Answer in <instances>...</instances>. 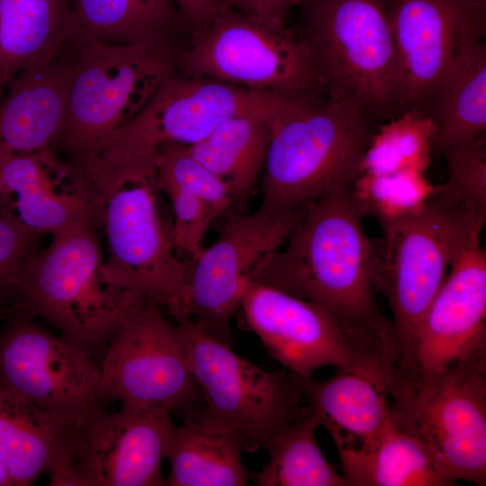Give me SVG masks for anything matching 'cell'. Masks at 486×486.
I'll return each instance as SVG.
<instances>
[{"instance_id": "cell-1", "label": "cell", "mask_w": 486, "mask_h": 486, "mask_svg": "<svg viewBox=\"0 0 486 486\" xmlns=\"http://www.w3.org/2000/svg\"><path fill=\"white\" fill-rule=\"evenodd\" d=\"M350 188L313 203L284 249L264 256L250 280L310 301L330 314L356 343L395 370L392 320L379 308L373 243Z\"/></svg>"}, {"instance_id": "cell-2", "label": "cell", "mask_w": 486, "mask_h": 486, "mask_svg": "<svg viewBox=\"0 0 486 486\" xmlns=\"http://www.w3.org/2000/svg\"><path fill=\"white\" fill-rule=\"evenodd\" d=\"M157 155L110 145L74 163L104 230L106 277L156 302L177 322L189 318L187 266L176 256L158 213Z\"/></svg>"}, {"instance_id": "cell-3", "label": "cell", "mask_w": 486, "mask_h": 486, "mask_svg": "<svg viewBox=\"0 0 486 486\" xmlns=\"http://www.w3.org/2000/svg\"><path fill=\"white\" fill-rule=\"evenodd\" d=\"M486 212L444 184L416 212L383 223L373 243V277L392 314L398 363L396 373L413 372L418 328L450 266L481 239Z\"/></svg>"}, {"instance_id": "cell-4", "label": "cell", "mask_w": 486, "mask_h": 486, "mask_svg": "<svg viewBox=\"0 0 486 486\" xmlns=\"http://www.w3.org/2000/svg\"><path fill=\"white\" fill-rule=\"evenodd\" d=\"M374 131L345 102L291 97L271 121L259 209L288 212L350 188Z\"/></svg>"}, {"instance_id": "cell-5", "label": "cell", "mask_w": 486, "mask_h": 486, "mask_svg": "<svg viewBox=\"0 0 486 486\" xmlns=\"http://www.w3.org/2000/svg\"><path fill=\"white\" fill-rule=\"evenodd\" d=\"M99 229L86 220L53 232L50 243L26 261L7 310L39 316L94 357L103 355L124 316L146 299L106 277Z\"/></svg>"}, {"instance_id": "cell-6", "label": "cell", "mask_w": 486, "mask_h": 486, "mask_svg": "<svg viewBox=\"0 0 486 486\" xmlns=\"http://www.w3.org/2000/svg\"><path fill=\"white\" fill-rule=\"evenodd\" d=\"M301 35L325 94L376 130L404 112V83L388 0H311Z\"/></svg>"}, {"instance_id": "cell-7", "label": "cell", "mask_w": 486, "mask_h": 486, "mask_svg": "<svg viewBox=\"0 0 486 486\" xmlns=\"http://www.w3.org/2000/svg\"><path fill=\"white\" fill-rule=\"evenodd\" d=\"M63 124L50 146L74 160L100 152L176 70V51L107 44L77 35Z\"/></svg>"}, {"instance_id": "cell-8", "label": "cell", "mask_w": 486, "mask_h": 486, "mask_svg": "<svg viewBox=\"0 0 486 486\" xmlns=\"http://www.w3.org/2000/svg\"><path fill=\"white\" fill-rule=\"evenodd\" d=\"M176 327L202 393L200 415L239 436L245 451L266 450L279 430L306 412L303 379L241 357L190 318Z\"/></svg>"}, {"instance_id": "cell-9", "label": "cell", "mask_w": 486, "mask_h": 486, "mask_svg": "<svg viewBox=\"0 0 486 486\" xmlns=\"http://www.w3.org/2000/svg\"><path fill=\"white\" fill-rule=\"evenodd\" d=\"M180 73L284 96L325 94L311 51L286 25H272L224 4L176 52Z\"/></svg>"}, {"instance_id": "cell-10", "label": "cell", "mask_w": 486, "mask_h": 486, "mask_svg": "<svg viewBox=\"0 0 486 486\" xmlns=\"http://www.w3.org/2000/svg\"><path fill=\"white\" fill-rule=\"evenodd\" d=\"M391 418L428 450L453 485L486 483V357L460 361L441 374L389 388Z\"/></svg>"}, {"instance_id": "cell-11", "label": "cell", "mask_w": 486, "mask_h": 486, "mask_svg": "<svg viewBox=\"0 0 486 486\" xmlns=\"http://www.w3.org/2000/svg\"><path fill=\"white\" fill-rule=\"evenodd\" d=\"M100 392L122 407L187 412L202 406L177 329L144 299L122 319L102 355Z\"/></svg>"}, {"instance_id": "cell-12", "label": "cell", "mask_w": 486, "mask_h": 486, "mask_svg": "<svg viewBox=\"0 0 486 486\" xmlns=\"http://www.w3.org/2000/svg\"><path fill=\"white\" fill-rule=\"evenodd\" d=\"M240 310L268 354L291 374L308 379L333 366L369 378L389 395L394 371L317 304L250 280Z\"/></svg>"}, {"instance_id": "cell-13", "label": "cell", "mask_w": 486, "mask_h": 486, "mask_svg": "<svg viewBox=\"0 0 486 486\" xmlns=\"http://www.w3.org/2000/svg\"><path fill=\"white\" fill-rule=\"evenodd\" d=\"M9 313L0 330V387L81 426L104 402L94 357L30 315Z\"/></svg>"}, {"instance_id": "cell-14", "label": "cell", "mask_w": 486, "mask_h": 486, "mask_svg": "<svg viewBox=\"0 0 486 486\" xmlns=\"http://www.w3.org/2000/svg\"><path fill=\"white\" fill-rule=\"evenodd\" d=\"M310 206L282 213H227L215 241L186 265L188 316L201 329L230 345L231 320L252 270L286 242Z\"/></svg>"}, {"instance_id": "cell-15", "label": "cell", "mask_w": 486, "mask_h": 486, "mask_svg": "<svg viewBox=\"0 0 486 486\" xmlns=\"http://www.w3.org/2000/svg\"><path fill=\"white\" fill-rule=\"evenodd\" d=\"M388 9L403 76L404 112L428 113L461 44L485 35L486 0H388Z\"/></svg>"}, {"instance_id": "cell-16", "label": "cell", "mask_w": 486, "mask_h": 486, "mask_svg": "<svg viewBox=\"0 0 486 486\" xmlns=\"http://www.w3.org/2000/svg\"><path fill=\"white\" fill-rule=\"evenodd\" d=\"M175 426L161 410H94L79 428L73 455L80 486L165 485L162 463Z\"/></svg>"}, {"instance_id": "cell-17", "label": "cell", "mask_w": 486, "mask_h": 486, "mask_svg": "<svg viewBox=\"0 0 486 486\" xmlns=\"http://www.w3.org/2000/svg\"><path fill=\"white\" fill-rule=\"evenodd\" d=\"M291 97L176 70L120 133L151 149L166 142L190 146L234 117L252 113L273 119Z\"/></svg>"}, {"instance_id": "cell-18", "label": "cell", "mask_w": 486, "mask_h": 486, "mask_svg": "<svg viewBox=\"0 0 486 486\" xmlns=\"http://www.w3.org/2000/svg\"><path fill=\"white\" fill-rule=\"evenodd\" d=\"M486 252L481 239L454 261L418 328L409 385L432 379L454 364L486 357Z\"/></svg>"}, {"instance_id": "cell-19", "label": "cell", "mask_w": 486, "mask_h": 486, "mask_svg": "<svg viewBox=\"0 0 486 486\" xmlns=\"http://www.w3.org/2000/svg\"><path fill=\"white\" fill-rule=\"evenodd\" d=\"M73 173V164L50 149L14 153L0 148V210L43 235L79 220L100 227L94 205L80 188L58 191Z\"/></svg>"}, {"instance_id": "cell-20", "label": "cell", "mask_w": 486, "mask_h": 486, "mask_svg": "<svg viewBox=\"0 0 486 486\" xmlns=\"http://www.w3.org/2000/svg\"><path fill=\"white\" fill-rule=\"evenodd\" d=\"M79 428L0 387V460L13 486L70 469Z\"/></svg>"}, {"instance_id": "cell-21", "label": "cell", "mask_w": 486, "mask_h": 486, "mask_svg": "<svg viewBox=\"0 0 486 486\" xmlns=\"http://www.w3.org/2000/svg\"><path fill=\"white\" fill-rule=\"evenodd\" d=\"M71 43L57 57L30 67L0 99V148L14 153L50 149L66 114Z\"/></svg>"}, {"instance_id": "cell-22", "label": "cell", "mask_w": 486, "mask_h": 486, "mask_svg": "<svg viewBox=\"0 0 486 486\" xmlns=\"http://www.w3.org/2000/svg\"><path fill=\"white\" fill-rule=\"evenodd\" d=\"M77 34L71 0H0V99L18 74L57 57Z\"/></svg>"}, {"instance_id": "cell-23", "label": "cell", "mask_w": 486, "mask_h": 486, "mask_svg": "<svg viewBox=\"0 0 486 486\" xmlns=\"http://www.w3.org/2000/svg\"><path fill=\"white\" fill-rule=\"evenodd\" d=\"M245 451L239 436L206 421L198 408L185 412L176 425L166 459L167 486H245L251 480L243 464Z\"/></svg>"}, {"instance_id": "cell-24", "label": "cell", "mask_w": 486, "mask_h": 486, "mask_svg": "<svg viewBox=\"0 0 486 486\" xmlns=\"http://www.w3.org/2000/svg\"><path fill=\"white\" fill-rule=\"evenodd\" d=\"M485 35L465 40L438 86L428 113L436 123L440 153L471 143L486 130Z\"/></svg>"}, {"instance_id": "cell-25", "label": "cell", "mask_w": 486, "mask_h": 486, "mask_svg": "<svg viewBox=\"0 0 486 486\" xmlns=\"http://www.w3.org/2000/svg\"><path fill=\"white\" fill-rule=\"evenodd\" d=\"M309 408L336 446H357L372 439L391 417L389 395L369 378L345 369L331 377L303 379Z\"/></svg>"}, {"instance_id": "cell-26", "label": "cell", "mask_w": 486, "mask_h": 486, "mask_svg": "<svg viewBox=\"0 0 486 486\" xmlns=\"http://www.w3.org/2000/svg\"><path fill=\"white\" fill-rule=\"evenodd\" d=\"M347 486H450L425 446L390 418L369 441L336 446Z\"/></svg>"}, {"instance_id": "cell-27", "label": "cell", "mask_w": 486, "mask_h": 486, "mask_svg": "<svg viewBox=\"0 0 486 486\" xmlns=\"http://www.w3.org/2000/svg\"><path fill=\"white\" fill-rule=\"evenodd\" d=\"M271 121L269 117L252 113L234 117L202 140L187 146L198 162L226 184L234 211H244L262 175L270 142Z\"/></svg>"}, {"instance_id": "cell-28", "label": "cell", "mask_w": 486, "mask_h": 486, "mask_svg": "<svg viewBox=\"0 0 486 486\" xmlns=\"http://www.w3.org/2000/svg\"><path fill=\"white\" fill-rule=\"evenodd\" d=\"M78 35L107 44L171 49L184 20L171 0H71Z\"/></svg>"}, {"instance_id": "cell-29", "label": "cell", "mask_w": 486, "mask_h": 486, "mask_svg": "<svg viewBox=\"0 0 486 486\" xmlns=\"http://www.w3.org/2000/svg\"><path fill=\"white\" fill-rule=\"evenodd\" d=\"M319 426L320 420L308 407L274 436L266 450L267 463L252 473L251 480L259 486H347L318 445Z\"/></svg>"}, {"instance_id": "cell-30", "label": "cell", "mask_w": 486, "mask_h": 486, "mask_svg": "<svg viewBox=\"0 0 486 486\" xmlns=\"http://www.w3.org/2000/svg\"><path fill=\"white\" fill-rule=\"evenodd\" d=\"M436 136V123L430 114L418 111L401 112L374 132L364 155L361 174L426 173Z\"/></svg>"}, {"instance_id": "cell-31", "label": "cell", "mask_w": 486, "mask_h": 486, "mask_svg": "<svg viewBox=\"0 0 486 486\" xmlns=\"http://www.w3.org/2000/svg\"><path fill=\"white\" fill-rule=\"evenodd\" d=\"M437 187L429 182L426 173L402 171L361 174L350 193L362 215L372 216L382 225L418 212Z\"/></svg>"}, {"instance_id": "cell-32", "label": "cell", "mask_w": 486, "mask_h": 486, "mask_svg": "<svg viewBox=\"0 0 486 486\" xmlns=\"http://www.w3.org/2000/svg\"><path fill=\"white\" fill-rule=\"evenodd\" d=\"M157 183L158 191L173 187L199 195L220 217L233 208L232 197L226 184L198 162L186 145L166 142L159 146Z\"/></svg>"}, {"instance_id": "cell-33", "label": "cell", "mask_w": 486, "mask_h": 486, "mask_svg": "<svg viewBox=\"0 0 486 486\" xmlns=\"http://www.w3.org/2000/svg\"><path fill=\"white\" fill-rule=\"evenodd\" d=\"M161 192L169 198L174 212L170 235L175 248L194 261L203 249V238L211 224L220 216L208 202L192 192L173 187Z\"/></svg>"}, {"instance_id": "cell-34", "label": "cell", "mask_w": 486, "mask_h": 486, "mask_svg": "<svg viewBox=\"0 0 486 486\" xmlns=\"http://www.w3.org/2000/svg\"><path fill=\"white\" fill-rule=\"evenodd\" d=\"M447 179L443 183L456 194L486 211L485 135L443 154Z\"/></svg>"}, {"instance_id": "cell-35", "label": "cell", "mask_w": 486, "mask_h": 486, "mask_svg": "<svg viewBox=\"0 0 486 486\" xmlns=\"http://www.w3.org/2000/svg\"><path fill=\"white\" fill-rule=\"evenodd\" d=\"M42 235L23 225L12 212L0 210V289L9 299Z\"/></svg>"}, {"instance_id": "cell-36", "label": "cell", "mask_w": 486, "mask_h": 486, "mask_svg": "<svg viewBox=\"0 0 486 486\" xmlns=\"http://www.w3.org/2000/svg\"><path fill=\"white\" fill-rule=\"evenodd\" d=\"M311 0H222V3L246 15L272 25H286L292 8Z\"/></svg>"}, {"instance_id": "cell-37", "label": "cell", "mask_w": 486, "mask_h": 486, "mask_svg": "<svg viewBox=\"0 0 486 486\" xmlns=\"http://www.w3.org/2000/svg\"><path fill=\"white\" fill-rule=\"evenodd\" d=\"M194 31L204 26L223 4L222 0H171Z\"/></svg>"}, {"instance_id": "cell-38", "label": "cell", "mask_w": 486, "mask_h": 486, "mask_svg": "<svg viewBox=\"0 0 486 486\" xmlns=\"http://www.w3.org/2000/svg\"><path fill=\"white\" fill-rule=\"evenodd\" d=\"M0 486H13L12 482L0 460Z\"/></svg>"}, {"instance_id": "cell-39", "label": "cell", "mask_w": 486, "mask_h": 486, "mask_svg": "<svg viewBox=\"0 0 486 486\" xmlns=\"http://www.w3.org/2000/svg\"><path fill=\"white\" fill-rule=\"evenodd\" d=\"M6 302H8V295L4 291L0 289V306Z\"/></svg>"}]
</instances>
